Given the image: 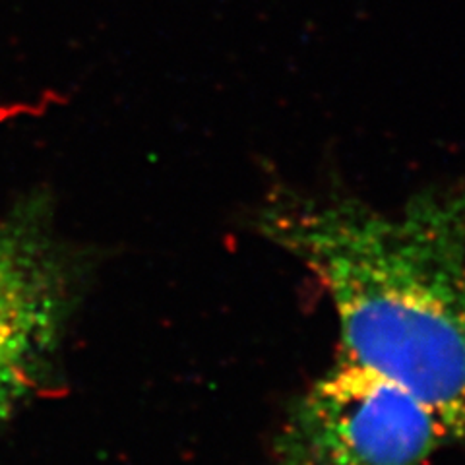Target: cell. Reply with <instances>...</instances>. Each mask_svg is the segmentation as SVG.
Instances as JSON below:
<instances>
[{"mask_svg":"<svg viewBox=\"0 0 465 465\" xmlns=\"http://www.w3.org/2000/svg\"><path fill=\"white\" fill-rule=\"evenodd\" d=\"M256 231L326 289L340 361L407 390L465 442V179L396 210L280 186Z\"/></svg>","mask_w":465,"mask_h":465,"instance_id":"cell-1","label":"cell"},{"mask_svg":"<svg viewBox=\"0 0 465 465\" xmlns=\"http://www.w3.org/2000/svg\"><path fill=\"white\" fill-rule=\"evenodd\" d=\"M448 444L423 401L340 361L289 407L260 465H427Z\"/></svg>","mask_w":465,"mask_h":465,"instance_id":"cell-2","label":"cell"},{"mask_svg":"<svg viewBox=\"0 0 465 465\" xmlns=\"http://www.w3.org/2000/svg\"><path fill=\"white\" fill-rule=\"evenodd\" d=\"M66 301V272L47 232L32 217L0 223V407L54 343Z\"/></svg>","mask_w":465,"mask_h":465,"instance_id":"cell-3","label":"cell"}]
</instances>
